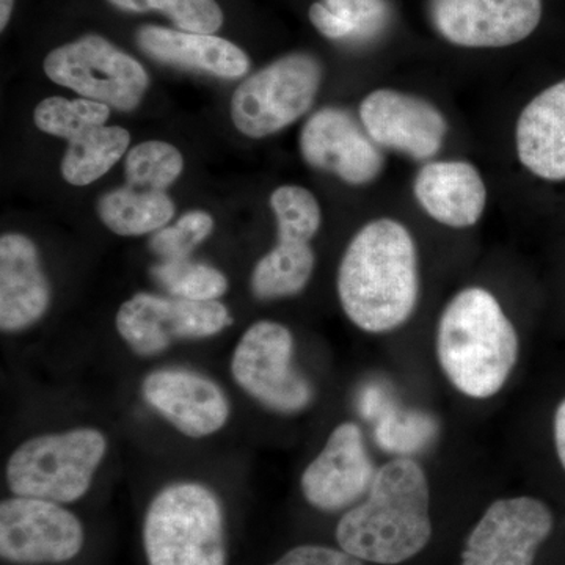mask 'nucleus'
I'll use <instances>...</instances> for the list:
<instances>
[{"instance_id":"nucleus-1","label":"nucleus","mask_w":565,"mask_h":565,"mask_svg":"<svg viewBox=\"0 0 565 565\" xmlns=\"http://www.w3.org/2000/svg\"><path fill=\"white\" fill-rule=\"evenodd\" d=\"M338 299L349 321L384 334L414 318L422 296L419 252L403 222L379 217L364 223L338 267Z\"/></svg>"},{"instance_id":"nucleus-2","label":"nucleus","mask_w":565,"mask_h":565,"mask_svg":"<svg viewBox=\"0 0 565 565\" xmlns=\"http://www.w3.org/2000/svg\"><path fill=\"white\" fill-rule=\"evenodd\" d=\"M433 533L426 471L415 460L394 459L377 468L362 503L341 516L337 541L363 563L397 565L418 556Z\"/></svg>"},{"instance_id":"nucleus-3","label":"nucleus","mask_w":565,"mask_h":565,"mask_svg":"<svg viewBox=\"0 0 565 565\" xmlns=\"http://www.w3.org/2000/svg\"><path fill=\"white\" fill-rule=\"evenodd\" d=\"M438 364L449 384L470 399L497 396L514 373L520 338L489 289L468 286L449 300L435 334Z\"/></svg>"},{"instance_id":"nucleus-4","label":"nucleus","mask_w":565,"mask_h":565,"mask_svg":"<svg viewBox=\"0 0 565 565\" xmlns=\"http://www.w3.org/2000/svg\"><path fill=\"white\" fill-rule=\"evenodd\" d=\"M148 565H226L225 516L200 482H174L152 498L143 520Z\"/></svg>"},{"instance_id":"nucleus-5","label":"nucleus","mask_w":565,"mask_h":565,"mask_svg":"<svg viewBox=\"0 0 565 565\" xmlns=\"http://www.w3.org/2000/svg\"><path fill=\"white\" fill-rule=\"evenodd\" d=\"M106 452L107 438L92 427L39 435L14 449L7 482L14 497L74 503L90 490Z\"/></svg>"},{"instance_id":"nucleus-6","label":"nucleus","mask_w":565,"mask_h":565,"mask_svg":"<svg viewBox=\"0 0 565 565\" xmlns=\"http://www.w3.org/2000/svg\"><path fill=\"white\" fill-rule=\"evenodd\" d=\"M323 81L322 63L292 52L252 74L233 93L234 128L250 139L274 136L311 110Z\"/></svg>"},{"instance_id":"nucleus-7","label":"nucleus","mask_w":565,"mask_h":565,"mask_svg":"<svg viewBox=\"0 0 565 565\" xmlns=\"http://www.w3.org/2000/svg\"><path fill=\"white\" fill-rule=\"evenodd\" d=\"M110 107L92 99H43L33 110L41 132L68 141L63 156V180L76 188L92 184L109 172L131 143V134L120 126H107Z\"/></svg>"},{"instance_id":"nucleus-8","label":"nucleus","mask_w":565,"mask_h":565,"mask_svg":"<svg viewBox=\"0 0 565 565\" xmlns=\"http://www.w3.org/2000/svg\"><path fill=\"white\" fill-rule=\"evenodd\" d=\"M43 70L54 84L121 111L136 110L150 88L141 63L102 35L55 47L44 58Z\"/></svg>"},{"instance_id":"nucleus-9","label":"nucleus","mask_w":565,"mask_h":565,"mask_svg":"<svg viewBox=\"0 0 565 565\" xmlns=\"http://www.w3.org/2000/svg\"><path fill=\"white\" fill-rule=\"evenodd\" d=\"M294 337L280 322L248 327L233 352L234 382L275 414L296 415L315 399L311 382L294 364Z\"/></svg>"},{"instance_id":"nucleus-10","label":"nucleus","mask_w":565,"mask_h":565,"mask_svg":"<svg viewBox=\"0 0 565 565\" xmlns=\"http://www.w3.org/2000/svg\"><path fill=\"white\" fill-rule=\"evenodd\" d=\"M233 323L218 300L178 299L139 292L118 310L115 326L121 340L140 356H156L177 341L215 337Z\"/></svg>"},{"instance_id":"nucleus-11","label":"nucleus","mask_w":565,"mask_h":565,"mask_svg":"<svg viewBox=\"0 0 565 565\" xmlns=\"http://www.w3.org/2000/svg\"><path fill=\"white\" fill-rule=\"evenodd\" d=\"M555 530V514L534 497L501 498L465 541L460 565H534Z\"/></svg>"},{"instance_id":"nucleus-12","label":"nucleus","mask_w":565,"mask_h":565,"mask_svg":"<svg viewBox=\"0 0 565 565\" xmlns=\"http://www.w3.org/2000/svg\"><path fill=\"white\" fill-rule=\"evenodd\" d=\"M81 520L62 504L13 497L0 504V555L21 565L62 564L84 548Z\"/></svg>"},{"instance_id":"nucleus-13","label":"nucleus","mask_w":565,"mask_h":565,"mask_svg":"<svg viewBox=\"0 0 565 565\" xmlns=\"http://www.w3.org/2000/svg\"><path fill=\"white\" fill-rule=\"evenodd\" d=\"M542 0H427V17L440 39L465 50H501L533 35Z\"/></svg>"},{"instance_id":"nucleus-14","label":"nucleus","mask_w":565,"mask_h":565,"mask_svg":"<svg viewBox=\"0 0 565 565\" xmlns=\"http://www.w3.org/2000/svg\"><path fill=\"white\" fill-rule=\"evenodd\" d=\"M359 118L377 147L416 162L434 161L449 134V122L434 103L396 88L367 93Z\"/></svg>"},{"instance_id":"nucleus-15","label":"nucleus","mask_w":565,"mask_h":565,"mask_svg":"<svg viewBox=\"0 0 565 565\" xmlns=\"http://www.w3.org/2000/svg\"><path fill=\"white\" fill-rule=\"evenodd\" d=\"M299 145L308 166L353 188L373 184L385 170V151L371 139L362 121L341 107L315 111L303 125Z\"/></svg>"},{"instance_id":"nucleus-16","label":"nucleus","mask_w":565,"mask_h":565,"mask_svg":"<svg viewBox=\"0 0 565 565\" xmlns=\"http://www.w3.org/2000/svg\"><path fill=\"white\" fill-rule=\"evenodd\" d=\"M377 468L359 424H338L318 456L305 468L300 489L307 503L322 512L351 509L373 484Z\"/></svg>"},{"instance_id":"nucleus-17","label":"nucleus","mask_w":565,"mask_h":565,"mask_svg":"<svg viewBox=\"0 0 565 565\" xmlns=\"http://www.w3.org/2000/svg\"><path fill=\"white\" fill-rule=\"evenodd\" d=\"M141 394L150 407L185 437H210L225 426L232 414L221 386L184 367L152 371L141 384Z\"/></svg>"},{"instance_id":"nucleus-18","label":"nucleus","mask_w":565,"mask_h":565,"mask_svg":"<svg viewBox=\"0 0 565 565\" xmlns=\"http://www.w3.org/2000/svg\"><path fill=\"white\" fill-rule=\"evenodd\" d=\"M414 196L427 217L452 230L478 225L487 210V184L475 163L429 161L414 180Z\"/></svg>"},{"instance_id":"nucleus-19","label":"nucleus","mask_w":565,"mask_h":565,"mask_svg":"<svg viewBox=\"0 0 565 565\" xmlns=\"http://www.w3.org/2000/svg\"><path fill=\"white\" fill-rule=\"evenodd\" d=\"M51 285L41 266L40 252L20 233L0 237V329L18 333L46 315Z\"/></svg>"},{"instance_id":"nucleus-20","label":"nucleus","mask_w":565,"mask_h":565,"mask_svg":"<svg viewBox=\"0 0 565 565\" xmlns=\"http://www.w3.org/2000/svg\"><path fill=\"white\" fill-rule=\"evenodd\" d=\"M515 151L533 177L565 181V79L546 87L520 111Z\"/></svg>"},{"instance_id":"nucleus-21","label":"nucleus","mask_w":565,"mask_h":565,"mask_svg":"<svg viewBox=\"0 0 565 565\" xmlns=\"http://www.w3.org/2000/svg\"><path fill=\"white\" fill-rule=\"evenodd\" d=\"M140 50L166 65L203 71L221 79H239L250 70V58L221 36L145 25L137 32Z\"/></svg>"},{"instance_id":"nucleus-22","label":"nucleus","mask_w":565,"mask_h":565,"mask_svg":"<svg viewBox=\"0 0 565 565\" xmlns=\"http://www.w3.org/2000/svg\"><path fill=\"white\" fill-rule=\"evenodd\" d=\"M174 206L166 189L141 182H128L122 188L104 193L98 202V215L104 225L118 236H143L159 232L172 221Z\"/></svg>"},{"instance_id":"nucleus-23","label":"nucleus","mask_w":565,"mask_h":565,"mask_svg":"<svg viewBox=\"0 0 565 565\" xmlns=\"http://www.w3.org/2000/svg\"><path fill=\"white\" fill-rule=\"evenodd\" d=\"M315 266L316 255L311 244L278 241L253 269V296L259 300L297 296L311 281Z\"/></svg>"},{"instance_id":"nucleus-24","label":"nucleus","mask_w":565,"mask_h":565,"mask_svg":"<svg viewBox=\"0 0 565 565\" xmlns=\"http://www.w3.org/2000/svg\"><path fill=\"white\" fill-rule=\"evenodd\" d=\"M269 204L277 221L278 241L311 244L322 225L321 206L313 192L302 185H280Z\"/></svg>"},{"instance_id":"nucleus-25","label":"nucleus","mask_w":565,"mask_h":565,"mask_svg":"<svg viewBox=\"0 0 565 565\" xmlns=\"http://www.w3.org/2000/svg\"><path fill=\"white\" fill-rule=\"evenodd\" d=\"M152 278L167 292L178 299L218 300L228 291L225 274L210 264L193 263L191 259L162 262L151 269Z\"/></svg>"},{"instance_id":"nucleus-26","label":"nucleus","mask_w":565,"mask_h":565,"mask_svg":"<svg viewBox=\"0 0 565 565\" xmlns=\"http://www.w3.org/2000/svg\"><path fill=\"white\" fill-rule=\"evenodd\" d=\"M110 6L132 13L159 11L180 31L212 35L222 28L223 13L215 0H107Z\"/></svg>"},{"instance_id":"nucleus-27","label":"nucleus","mask_w":565,"mask_h":565,"mask_svg":"<svg viewBox=\"0 0 565 565\" xmlns=\"http://www.w3.org/2000/svg\"><path fill=\"white\" fill-rule=\"evenodd\" d=\"M184 170V158L173 145L148 140L128 151L125 161L126 181L147 182L156 188H170Z\"/></svg>"},{"instance_id":"nucleus-28","label":"nucleus","mask_w":565,"mask_h":565,"mask_svg":"<svg viewBox=\"0 0 565 565\" xmlns=\"http://www.w3.org/2000/svg\"><path fill=\"white\" fill-rule=\"evenodd\" d=\"M214 218L204 211H189L174 223L152 233L150 248L162 262L189 259L192 252L214 232Z\"/></svg>"},{"instance_id":"nucleus-29","label":"nucleus","mask_w":565,"mask_h":565,"mask_svg":"<svg viewBox=\"0 0 565 565\" xmlns=\"http://www.w3.org/2000/svg\"><path fill=\"white\" fill-rule=\"evenodd\" d=\"M351 29V41L377 39L392 20L388 0H321Z\"/></svg>"},{"instance_id":"nucleus-30","label":"nucleus","mask_w":565,"mask_h":565,"mask_svg":"<svg viewBox=\"0 0 565 565\" xmlns=\"http://www.w3.org/2000/svg\"><path fill=\"white\" fill-rule=\"evenodd\" d=\"M344 550L323 545H299L269 565H364Z\"/></svg>"},{"instance_id":"nucleus-31","label":"nucleus","mask_w":565,"mask_h":565,"mask_svg":"<svg viewBox=\"0 0 565 565\" xmlns=\"http://www.w3.org/2000/svg\"><path fill=\"white\" fill-rule=\"evenodd\" d=\"M308 18L311 24L315 25L316 31L326 36V39L333 41H351V29L348 28L344 21H341L332 10L327 9L322 2L311 3L308 10Z\"/></svg>"},{"instance_id":"nucleus-32","label":"nucleus","mask_w":565,"mask_h":565,"mask_svg":"<svg viewBox=\"0 0 565 565\" xmlns=\"http://www.w3.org/2000/svg\"><path fill=\"white\" fill-rule=\"evenodd\" d=\"M553 438H555L557 459L565 471V397L557 404L555 418H553Z\"/></svg>"},{"instance_id":"nucleus-33","label":"nucleus","mask_w":565,"mask_h":565,"mask_svg":"<svg viewBox=\"0 0 565 565\" xmlns=\"http://www.w3.org/2000/svg\"><path fill=\"white\" fill-rule=\"evenodd\" d=\"M14 0H0V31H6L13 13Z\"/></svg>"}]
</instances>
